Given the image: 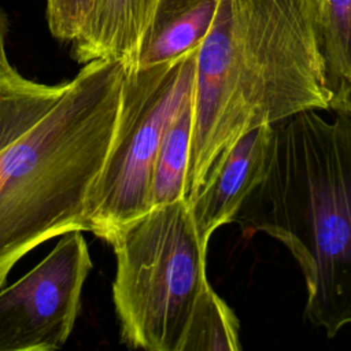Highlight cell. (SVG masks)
I'll return each instance as SVG.
<instances>
[{
  "label": "cell",
  "mask_w": 351,
  "mask_h": 351,
  "mask_svg": "<svg viewBox=\"0 0 351 351\" xmlns=\"http://www.w3.org/2000/svg\"><path fill=\"white\" fill-rule=\"evenodd\" d=\"M239 319L226 302L211 291L197 307L182 351H239Z\"/></svg>",
  "instance_id": "4fadbf2b"
},
{
  "label": "cell",
  "mask_w": 351,
  "mask_h": 351,
  "mask_svg": "<svg viewBox=\"0 0 351 351\" xmlns=\"http://www.w3.org/2000/svg\"><path fill=\"white\" fill-rule=\"evenodd\" d=\"M64 82L40 84L12 66L0 70V151L30 128L60 96Z\"/></svg>",
  "instance_id": "8fae6325"
},
{
  "label": "cell",
  "mask_w": 351,
  "mask_h": 351,
  "mask_svg": "<svg viewBox=\"0 0 351 351\" xmlns=\"http://www.w3.org/2000/svg\"><path fill=\"white\" fill-rule=\"evenodd\" d=\"M5 34H7V22L3 14L0 12V70L11 66L5 53Z\"/></svg>",
  "instance_id": "9a60e30c"
},
{
  "label": "cell",
  "mask_w": 351,
  "mask_h": 351,
  "mask_svg": "<svg viewBox=\"0 0 351 351\" xmlns=\"http://www.w3.org/2000/svg\"><path fill=\"white\" fill-rule=\"evenodd\" d=\"M158 0H95L71 56L85 64L96 59L134 66Z\"/></svg>",
  "instance_id": "ba28073f"
},
{
  "label": "cell",
  "mask_w": 351,
  "mask_h": 351,
  "mask_svg": "<svg viewBox=\"0 0 351 351\" xmlns=\"http://www.w3.org/2000/svg\"><path fill=\"white\" fill-rule=\"evenodd\" d=\"M199 47L149 67L125 64L117 130L86 206L88 232L107 243L151 210L155 158L167 128L192 95Z\"/></svg>",
  "instance_id": "5b68a950"
},
{
  "label": "cell",
  "mask_w": 351,
  "mask_h": 351,
  "mask_svg": "<svg viewBox=\"0 0 351 351\" xmlns=\"http://www.w3.org/2000/svg\"><path fill=\"white\" fill-rule=\"evenodd\" d=\"M273 126L262 125L243 134L228 151L199 195L186 202L197 229L207 236L234 222L245 197L262 180Z\"/></svg>",
  "instance_id": "52a82bcc"
},
{
  "label": "cell",
  "mask_w": 351,
  "mask_h": 351,
  "mask_svg": "<svg viewBox=\"0 0 351 351\" xmlns=\"http://www.w3.org/2000/svg\"><path fill=\"white\" fill-rule=\"evenodd\" d=\"M208 237L185 199L152 207L111 240L112 300L121 341L147 351H182L192 318L214 291L207 280Z\"/></svg>",
  "instance_id": "277c9868"
},
{
  "label": "cell",
  "mask_w": 351,
  "mask_h": 351,
  "mask_svg": "<svg viewBox=\"0 0 351 351\" xmlns=\"http://www.w3.org/2000/svg\"><path fill=\"white\" fill-rule=\"evenodd\" d=\"M321 0H219L199 47L184 199L193 200L250 130L329 110Z\"/></svg>",
  "instance_id": "6da1fadb"
},
{
  "label": "cell",
  "mask_w": 351,
  "mask_h": 351,
  "mask_svg": "<svg viewBox=\"0 0 351 351\" xmlns=\"http://www.w3.org/2000/svg\"><path fill=\"white\" fill-rule=\"evenodd\" d=\"M125 63H85L52 106L0 151V288L41 243L88 232V197L117 130Z\"/></svg>",
  "instance_id": "3957f363"
},
{
  "label": "cell",
  "mask_w": 351,
  "mask_h": 351,
  "mask_svg": "<svg viewBox=\"0 0 351 351\" xmlns=\"http://www.w3.org/2000/svg\"><path fill=\"white\" fill-rule=\"evenodd\" d=\"M192 110L191 97L167 128L159 145L151 180V208L184 199Z\"/></svg>",
  "instance_id": "7c38bea8"
},
{
  "label": "cell",
  "mask_w": 351,
  "mask_h": 351,
  "mask_svg": "<svg viewBox=\"0 0 351 351\" xmlns=\"http://www.w3.org/2000/svg\"><path fill=\"white\" fill-rule=\"evenodd\" d=\"M271 126L263 177L234 222L287 247L306 281V317L333 337L351 324V117L304 110Z\"/></svg>",
  "instance_id": "7a4b0ae2"
},
{
  "label": "cell",
  "mask_w": 351,
  "mask_h": 351,
  "mask_svg": "<svg viewBox=\"0 0 351 351\" xmlns=\"http://www.w3.org/2000/svg\"><path fill=\"white\" fill-rule=\"evenodd\" d=\"M219 0H158L143 37L137 67L176 60L208 34Z\"/></svg>",
  "instance_id": "9c48e42d"
},
{
  "label": "cell",
  "mask_w": 351,
  "mask_h": 351,
  "mask_svg": "<svg viewBox=\"0 0 351 351\" xmlns=\"http://www.w3.org/2000/svg\"><path fill=\"white\" fill-rule=\"evenodd\" d=\"M319 51L329 110L351 117V0H321Z\"/></svg>",
  "instance_id": "30bf717a"
},
{
  "label": "cell",
  "mask_w": 351,
  "mask_h": 351,
  "mask_svg": "<svg viewBox=\"0 0 351 351\" xmlns=\"http://www.w3.org/2000/svg\"><path fill=\"white\" fill-rule=\"evenodd\" d=\"M92 269L81 230L63 234L27 274L0 292V351H51L67 341Z\"/></svg>",
  "instance_id": "8992f818"
},
{
  "label": "cell",
  "mask_w": 351,
  "mask_h": 351,
  "mask_svg": "<svg viewBox=\"0 0 351 351\" xmlns=\"http://www.w3.org/2000/svg\"><path fill=\"white\" fill-rule=\"evenodd\" d=\"M95 0H47V22L51 34L71 44L82 32Z\"/></svg>",
  "instance_id": "5bb4252c"
}]
</instances>
